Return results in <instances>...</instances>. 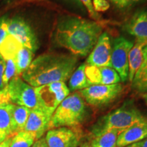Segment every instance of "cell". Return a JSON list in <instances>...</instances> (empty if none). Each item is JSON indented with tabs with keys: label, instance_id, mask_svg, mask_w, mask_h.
Returning a JSON list of instances; mask_svg holds the SVG:
<instances>
[{
	"label": "cell",
	"instance_id": "obj_17",
	"mask_svg": "<svg viewBox=\"0 0 147 147\" xmlns=\"http://www.w3.org/2000/svg\"><path fill=\"white\" fill-rule=\"evenodd\" d=\"M132 88L136 91L147 94V45L143 47V61L131 81Z\"/></svg>",
	"mask_w": 147,
	"mask_h": 147
},
{
	"label": "cell",
	"instance_id": "obj_13",
	"mask_svg": "<svg viewBox=\"0 0 147 147\" xmlns=\"http://www.w3.org/2000/svg\"><path fill=\"white\" fill-rule=\"evenodd\" d=\"M51 117L52 116L40 108L30 110L24 131L32 133L36 136V140H38L42 138L45 132L49 130Z\"/></svg>",
	"mask_w": 147,
	"mask_h": 147
},
{
	"label": "cell",
	"instance_id": "obj_7",
	"mask_svg": "<svg viewBox=\"0 0 147 147\" xmlns=\"http://www.w3.org/2000/svg\"><path fill=\"white\" fill-rule=\"evenodd\" d=\"M6 86L12 104L24 106L30 110L39 108L35 87L19 76L12 78Z\"/></svg>",
	"mask_w": 147,
	"mask_h": 147
},
{
	"label": "cell",
	"instance_id": "obj_23",
	"mask_svg": "<svg viewBox=\"0 0 147 147\" xmlns=\"http://www.w3.org/2000/svg\"><path fill=\"white\" fill-rule=\"evenodd\" d=\"M13 104L0 106V131L4 132L8 137H12V108Z\"/></svg>",
	"mask_w": 147,
	"mask_h": 147
},
{
	"label": "cell",
	"instance_id": "obj_34",
	"mask_svg": "<svg viewBox=\"0 0 147 147\" xmlns=\"http://www.w3.org/2000/svg\"><path fill=\"white\" fill-rule=\"evenodd\" d=\"M11 139L12 138H8L5 140L4 141H3L2 142L0 143V147H10V143H11Z\"/></svg>",
	"mask_w": 147,
	"mask_h": 147
},
{
	"label": "cell",
	"instance_id": "obj_33",
	"mask_svg": "<svg viewBox=\"0 0 147 147\" xmlns=\"http://www.w3.org/2000/svg\"><path fill=\"white\" fill-rule=\"evenodd\" d=\"M32 147H48L47 142H46L45 138H41L34 142Z\"/></svg>",
	"mask_w": 147,
	"mask_h": 147
},
{
	"label": "cell",
	"instance_id": "obj_12",
	"mask_svg": "<svg viewBox=\"0 0 147 147\" xmlns=\"http://www.w3.org/2000/svg\"><path fill=\"white\" fill-rule=\"evenodd\" d=\"M85 65V74L91 85H109L121 81L118 73L113 67Z\"/></svg>",
	"mask_w": 147,
	"mask_h": 147
},
{
	"label": "cell",
	"instance_id": "obj_6",
	"mask_svg": "<svg viewBox=\"0 0 147 147\" xmlns=\"http://www.w3.org/2000/svg\"><path fill=\"white\" fill-rule=\"evenodd\" d=\"M123 87L120 83L102 85H91L80 90L78 93L89 105L93 107H102L114 102L120 96Z\"/></svg>",
	"mask_w": 147,
	"mask_h": 147
},
{
	"label": "cell",
	"instance_id": "obj_20",
	"mask_svg": "<svg viewBox=\"0 0 147 147\" xmlns=\"http://www.w3.org/2000/svg\"><path fill=\"white\" fill-rule=\"evenodd\" d=\"M85 64L79 66L71 74L69 81V91H80L91 86L85 74Z\"/></svg>",
	"mask_w": 147,
	"mask_h": 147
},
{
	"label": "cell",
	"instance_id": "obj_27",
	"mask_svg": "<svg viewBox=\"0 0 147 147\" xmlns=\"http://www.w3.org/2000/svg\"><path fill=\"white\" fill-rule=\"evenodd\" d=\"M8 16L4 15L0 17V45L8 36Z\"/></svg>",
	"mask_w": 147,
	"mask_h": 147
},
{
	"label": "cell",
	"instance_id": "obj_38",
	"mask_svg": "<svg viewBox=\"0 0 147 147\" xmlns=\"http://www.w3.org/2000/svg\"><path fill=\"white\" fill-rule=\"evenodd\" d=\"M33 1H45L47 0H33Z\"/></svg>",
	"mask_w": 147,
	"mask_h": 147
},
{
	"label": "cell",
	"instance_id": "obj_22",
	"mask_svg": "<svg viewBox=\"0 0 147 147\" xmlns=\"http://www.w3.org/2000/svg\"><path fill=\"white\" fill-rule=\"evenodd\" d=\"M33 56H34V53L23 46L18 50L14 59L16 63L18 76L22 74L28 68L32 62Z\"/></svg>",
	"mask_w": 147,
	"mask_h": 147
},
{
	"label": "cell",
	"instance_id": "obj_2",
	"mask_svg": "<svg viewBox=\"0 0 147 147\" xmlns=\"http://www.w3.org/2000/svg\"><path fill=\"white\" fill-rule=\"evenodd\" d=\"M78 59L74 55L46 53L32 61L22 74V78L34 87L54 82H65L76 69Z\"/></svg>",
	"mask_w": 147,
	"mask_h": 147
},
{
	"label": "cell",
	"instance_id": "obj_16",
	"mask_svg": "<svg viewBox=\"0 0 147 147\" xmlns=\"http://www.w3.org/2000/svg\"><path fill=\"white\" fill-rule=\"evenodd\" d=\"M147 45L144 41L137 40L129 53V76L128 79L132 81L136 73L138 70L143 61V47Z\"/></svg>",
	"mask_w": 147,
	"mask_h": 147
},
{
	"label": "cell",
	"instance_id": "obj_8",
	"mask_svg": "<svg viewBox=\"0 0 147 147\" xmlns=\"http://www.w3.org/2000/svg\"><path fill=\"white\" fill-rule=\"evenodd\" d=\"M134 43L123 37L117 38L113 43L111 52V66L118 73L121 80L126 81L129 76V53Z\"/></svg>",
	"mask_w": 147,
	"mask_h": 147
},
{
	"label": "cell",
	"instance_id": "obj_32",
	"mask_svg": "<svg viewBox=\"0 0 147 147\" xmlns=\"http://www.w3.org/2000/svg\"><path fill=\"white\" fill-rule=\"evenodd\" d=\"M126 147H147V137L139 142L134 143Z\"/></svg>",
	"mask_w": 147,
	"mask_h": 147
},
{
	"label": "cell",
	"instance_id": "obj_5",
	"mask_svg": "<svg viewBox=\"0 0 147 147\" xmlns=\"http://www.w3.org/2000/svg\"><path fill=\"white\" fill-rule=\"evenodd\" d=\"M39 108L52 116L59 105L69 94L65 82H54L35 87Z\"/></svg>",
	"mask_w": 147,
	"mask_h": 147
},
{
	"label": "cell",
	"instance_id": "obj_26",
	"mask_svg": "<svg viewBox=\"0 0 147 147\" xmlns=\"http://www.w3.org/2000/svg\"><path fill=\"white\" fill-rule=\"evenodd\" d=\"M113 4L120 10H125L134 6L146 0H108Z\"/></svg>",
	"mask_w": 147,
	"mask_h": 147
},
{
	"label": "cell",
	"instance_id": "obj_35",
	"mask_svg": "<svg viewBox=\"0 0 147 147\" xmlns=\"http://www.w3.org/2000/svg\"><path fill=\"white\" fill-rule=\"evenodd\" d=\"M8 138H10V137H8V136H7L4 132L0 131V143L2 142L3 141H4L5 140Z\"/></svg>",
	"mask_w": 147,
	"mask_h": 147
},
{
	"label": "cell",
	"instance_id": "obj_1",
	"mask_svg": "<svg viewBox=\"0 0 147 147\" xmlns=\"http://www.w3.org/2000/svg\"><path fill=\"white\" fill-rule=\"evenodd\" d=\"M102 31L99 22L68 16L59 23L55 39L57 45L74 55L84 57L93 50Z\"/></svg>",
	"mask_w": 147,
	"mask_h": 147
},
{
	"label": "cell",
	"instance_id": "obj_21",
	"mask_svg": "<svg viewBox=\"0 0 147 147\" xmlns=\"http://www.w3.org/2000/svg\"><path fill=\"white\" fill-rule=\"evenodd\" d=\"M121 132L110 130L91 138L90 145L92 147H117V137Z\"/></svg>",
	"mask_w": 147,
	"mask_h": 147
},
{
	"label": "cell",
	"instance_id": "obj_37",
	"mask_svg": "<svg viewBox=\"0 0 147 147\" xmlns=\"http://www.w3.org/2000/svg\"><path fill=\"white\" fill-rule=\"evenodd\" d=\"M143 97H144L145 102H146V105H147V94L143 95Z\"/></svg>",
	"mask_w": 147,
	"mask_h": 147
},
{
	"label": "cell",
	"instance_id": "obj_18",
	"mask_svg": "<svg viewBox=\"0 0 147 147\" xmlns=\"http://www.w3.org/2000/svg\"><path fill=\"white\" fill-rule=\"evenodd\" d=\"M30 109L13 104L12 108V137L18 132L23 131L28 119Z\"/></svg>",
	"mask_w": 147,
	"mask_h": 147
},
{
	"label": "cell",
	"instance_id": "obj_25",
	"mask_svg": "<svg viewBox=\"0 0 147 147\" xmlns=\"http://www.w3.org/2000/svg\"><path fill=\"white\" fill-rule=\"evenodd\" d=\"M4 71L3 75V82L5 86L9 83V82L14 78V77L18 76L17 69H16V63L14 59L4 60Z\"/></svg>",
	"mask_w": 147,
	"mask_h": 147
},
{
	"label": "cell",
	"instance_id": "obj_9",
	"mask_svg": "<svg viewBox=\"0 0 147 147\" xmlns=\"http://www.w3.org/2000/svg\"><path fill=\"white\" fill-rule=\"evenodd\" d=\"M8 34L15 37L23 47L34 53L38 49V40L32 27L23 18L14 16L8 18Z\"/></svg>",
	"mask_w": 147,
	"mask_h": 147
},
{
	"label": "cell",
	"instance_id": "obj_19",
	"mask_svg": "<svg viewBox=\"0 0 147 147\" xmlns=\"http://www.w3.org/2000/svg\"><path fill=\"white\" fill-rule=\"evenodd\" d=\"M23 45L15 37L8 34L0 45V55L3 60L14 59L16 53Z\"/></svg>",
	"mask_w": 147,
	"mask_h": 147
},
{
	"label": "cell",
	"instance_id": "obj_4",
	"mask_svg": "<svg viewBox=\"0 0 147 147\" xmlns=\"http://www.w3.org/2000/svg\"><path fill=\"white\" fill-rule=\"evenodd\" d=\"M144 119L140 112L131 102H125L118 109L99 119L92 127L91 136L92 138L110 130L121 132Z\"/></svg>",
	"mask_w": 147,
	"mask_h": 147
},
{
	"label": "cell",
	"instance_id": "obj_30",
	"mask_svg": "<svg viewBox=\"0 0 147 147\" xmlns=\"http://www.w3.org/2000/svg\"><path fill=\"white\" fill-rule=\"evenodd\" d=\"M11 103L7 86L0 91V106Z\"/></svg>",
	"mask_w": 147,
	"mask_h": 147
},
{
	"label": "cell",
	"instance_id": "obj_39",
	"mask_svg": "<svg viewBox=\"0 0 147 147\" xmlns=\"http://www.w3.org/2000/svg\"><path fill=\"white\" fill-rule=\"evenodd\" d=\"M72 1H79L78 0H72Z\"/></svg>",
	"mask_w": 147,
	"mask_h": 147
},
{
	"label": "cell",
	"instance_id": "obj_28",
	"mask_svg": "<svg viewBox=\"0 0 147 147\" xmlns=\"http://www.w3.org/2000/svg\"><path fill=\"white\" fill-rule=\"evenodd\" d=\"M78 1L82 2V4H83L84 6H85V8H87L90 17L93 18V20H96V21L101 20L100 15L97 13V12H95V9L93 8V1H92V0H78Z\"/></svg>",
	"mask_w": 147,
	"mask_h": 147
},
{
	"label": "cell",
	"instance_id": "obj_11",
	"mask_svg": "<svg viewBox=\"0 0 147 147\" xmlns=\"http://www.w3.org/2000/svg\"><path fill=\"white\" fill-rule=\"evenodd\" d=\"M111 52L112 46L109 36L107 33H102L90 53L86 64L97 67H112Z\"/></svg>",
	"mask_w": 147,
	"mask_h": 147
},
{
	"label": "cell",
	"instance_id": "obj_14",
	"mask_svg": "<svg viewBox=\"0 0 147 147\" xmlns=\"http://www.w3.org/2000/svg\"><path fill=\"white\" fill-rule=\"evenodd\" d=\"M123 29L137 40L147 42V7L136 11L125 23Z\"/></svg>",
	"mask_w": 147,
	"mask_h": 147
},
{
	"label": "cell",
	"instance_id": "obj_15",
	"mask_svg": "<svg viewBox=\"0 0 147 147\" xmlns=\"http://www.w3.org/2000/svg\"><path fill=\"white\" fill-rule=\"evenodd\" d=\"M146 137L147 120L144 119L119 134L117 140V147H126Z\"/></svg>",
	"mask_w": 147,
	"mask_h": 147
},
{
	"label": "cell",
	"instance_id": "obj_24",
	"mask_svg": "<svg viewBox=\"0 0 147 147\" xmlns=\"http://www.w3.org/2000/svg\"><path fill=\"white\" fill-rule=\"evenodd\" d=\"M36 141V136L34 134L23 130L12 137L10 147H32Z\"/></svg>",
	"mask_w": 147,
	"mask_h": 147
},
{
	"label": "cell",
	"instance_id": "obj_3",
	"mask_svg": "<svg viewBox=\"0 0 147 147\" xmlns=\"http://www.w3.org/2000/svg\"><path fill=\"white\" fill-rule=\"evenodd\" d=\"M88 108L78 92L69 95L51 117L49 130L58 127L78 128L87 118Z\"/></svg>",
	"mask_w": 147,
	"mask_h": 147
},
{
	"label": "cell",
	"instance_id": "obj_29",
	"mask_svg": "<svg viewBox=\"0 0 147 147\" xmlns=\"http://www.w3.org/2000/svg\"><path fill=\"white\" fill-rule=\"evenodd\" d=\"M93 8L95 12H102L107 11L110 8V3L108 0H92Z\"/></svg>",
	"mask_w": 147,
	"mask_h": 147
},
{
	"label": "cell",
	"instance_id": "obj_31",
	"mask_svg": "<svg viewBox=\"0 0 147 147\" xmlns=\"http://www.w3.org/2000/svg\"><path fill=\"white\" fill-rule=\"evenodd\" d=\"M4 60L0 55V91L3 89L5 86L4 85L3 82V71H4Z\"/></svg>",
	"mask_w": 147,
	"mask_h": 147
},
{
	"label": "cell",
	"instance_id": "obj_10",
	"mask_svg": "<svg viewBox=\"0 0 147 147\" xmlns=\"http://www.w3.org/2000/svg\"><path fill=\"white\" fill-rule=\"evenodd\" d=\"M82 136L78 128L63 127L48 130L45 140L48 147H78Z\"/></svg>",
	"mask_w": 147,
	"mask_h": 147
},
{
	"label": "cell",
	"instance_id": "obj_36",
	"mask_svg": "<svg viewBox=\"0 0 147 147\" xmlns=\"http://www.w3.org/2000/svg\"><path fill=\"white\" fill-rule=\"evenodd\" d=\"M80 147H92V146L90 145L89 143L86 142V143H84V144H82Z\"/></svg>",
	"mask_w": 147,
	"mask_h": 147
}]
</instances>
